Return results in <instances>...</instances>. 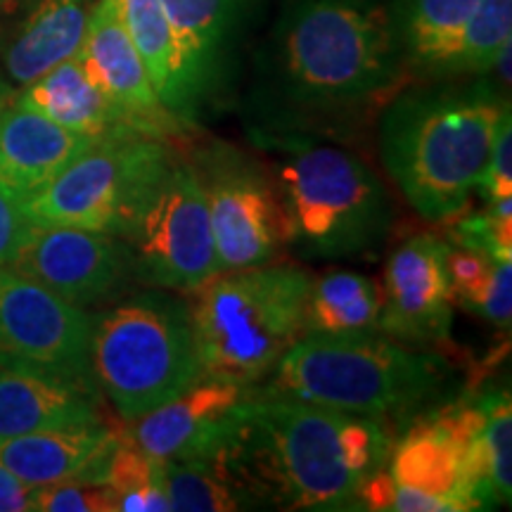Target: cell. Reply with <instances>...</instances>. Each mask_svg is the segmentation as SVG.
<instances>
[{
    "mask_svg": "<svg viewBox=\"0 0 512 512\" xmlns=\"http://www.w3.org/2000/svg\"><path fill=\"white\" fill-rule=\"evenodd\" d=\"M387 420L287 396L247 394L214 456L264 508L363 510V484L389 463Z\"/></svg>",
    "mask_w": 512,
    "mask_h": 512,
    "instance_id": "cell-1",
    "label": "cell"
},
{
    "mask_svg": "<svg viewBox=\"0 0 512 512\" xmlns=\"http://www.w3.org/2000/svg\"><path fill=\"white\" fill-rule=\"evenodd\" d=\"M271 131L328 133L380 105L406 60L389 0H283L275 27Z\"/></svg>",
    "mask_w": 512,
    "mask_h": 512,
    "instance_id": "cell-2",
    "label": "cell"
},
{
    "mask_svg": "<svg viewBox=\"0 0 512 512\" xmlns=\"http://www.w3.org/2000/svg\"><path fill=\"white\" fill-rule=\"evenodd\" d=\"M510 102L489 83L403 93L384 107L377 152L420 219L446 223L477 192Z\"/></svg>",
    "mask_w": 512,
    "mask_h": 512,
    "instance_id": "cell-3",
    "label": "cell"
},
{
    "mask_svg": "<svg viewBox=\"0 0 512 512\" xmlns=\"http://www.w3.org/2000/svg\"><path fill=\"white\" fill-rule=\"evenodd\" d=\"M285 216L287 249L306 261L375 259L394 226L387 185L356 152L302 131L252 126Z\"/></svg>",
    "mask_w": 512,
    "mask_h": 512,
    "instance_id": "cell-4",
    "label": "cell"
},
{
    "mask_svg": "<svg viewBox=\"0 0 512 512\" xmlns=\"http://www.w3.org/2000/svg\"><path fill=\"white\" fill-rule=\"evenodd\" d=\"M451 380V368L439 354L377 330L306 332L256 392L366 418L403 420L441 399Z\"/></svg>",
    "mask_w": 512,
    "mask_h": 512,
    "instance_id": "cell-5",
    "label": "cell"
},
{
    "mask_svg": "<svg viewBox=\"0 0 512 512\" xmlns=\"http://www.w3.org/2000/svg\"><path fill=\"white\" fill-rule=\"evenodd\" d=\"M311 275L294 264L221 271L190 304L202 377L254 387L304 335Z\"/></svg>",
    "mask_w": 512,
    "mask_h": 512,
    "instance_id": "cell-6",
    "label": "cell"
},
{
    "mask_svg": "<svg viewBox=\"0 0 512 512\" xmlns=\"http://www.w3.org/2000/svg\"><path fill=\"white\" fill-rule=\"evenodd\" d=\"M91 370L126 422L176 399L202 377L190 304L155 287L95 316Z\"/></svg>",
    "mask_w": 512,
    "mask_h": 512,
    "instance_id": "cell-7",
    "label": "cell"
},
{
    "mask_svg": "<svg viewBox=\"0 0 512 512\" xmlns=\"http://www.w3.org/2000/svg\"><path fill=\"white\" fill-rule=\"evenodd\" d=\"M178 159L174 143L143 131L95 138L22 202L31 226H67L126 238L147 197Z\"/></svg>",
    "mask_w": 512,
    "mask_h": 512,
    "instance_id": "cell-8",
    "label": "cell"
},
{
    "mask_svg": "<svg viewBox=\"0 0 512 512\" xmlns=\"http://www.w3.org/2000/svg\"><path fill=\"white\" fill-rule=\"evenodd\" d=\"M190 164L207 197L219 273L278 261L287 233L268 166L223 140L202 145Z\"/></svg>",
    "mask_w": 512,
    "mask_h": 512,
    "instance_id": "cell-9",
    "label": "cell"
},
{
    "mask_svg": "<svg viewBox=\"0 0 512 512\" xmlns=\"http://www.w3.org/2000/svg\"><path fill=\"white\" fill-rule=\"evenodd\" d=\"M124 240L143 285L192 292L219 273L207 197L190 162L176 159Z\"/></svg>",
    "mask_w": 512,
    "mask_h": 512,
    "instance_id": "cell-10",
    "label": "cell"
},
{
    "mask_svg": "<svg viewBox=\"0 0 512 512\" xmlns=\"http://www.w3.org/2000/svg\"><path fill=\"white\" fill-rule=\"evenodd\" d=\"M91 316L15 268L0 266V366L57 377L98 392Z\"/></svg>",
    "mask_w": 512,
    "mask_h": 512,
    "instance_id": "cell-11",
    "label": "cell"
},
{
    "mask_svg": "<svg viewBox=\"0 0 512 512\" xmlns=\"http://www.w3.org/2000/svg\"><path fill=\"white\" fill-rule=\"evenodd\" d=\"M5 266L81 309L117 297L136 280L133 249L124 238L67 226H31Z\"/></svg>",
    "mask_w": 512,
    "mask_h": 512,
    "instance_id": "cell-12",
    "label": "cell"
},
{
    "mask_svg": "<svg viewBox=\"0 0 512 512\" xmlns=\"http://www.w3.org/2000/svg\"><path fill=\"white\" fill-rule=\"evenodd\" d=\"M448 249L451 242L434 233L411 235L392 249L382 273L377 332L408 347L448 342L456 309L446 266Z\"/></svg>",
    "mask_w": 512,
    "mask_h": 512,
    "instance_id": "cell-13",
    "label": "cell"
},
{
    "mask_svg": "<svg viewBox=\"0 0 512 512\" xmlns=\"http://www.w3.org/2000/svg\"><path fill=\"white\" fill-rule=\"evenodd\" d=\"M79 53L95 86L138 131L166 140L185 136L188 126L166 110L152 88L145 64L128 36L119 0H95Z\"/></svg>",
    "mask_w": 512,
    "mask_h": 512,
    "instance_id": "cell-14",
    "label": "cell"
},
{
    "mask_svg": "<svg viewBox=\"0 0 512 512\" xmlns=\"http://www.w3.org/2000/svg\"><path fill=\"white\" fill-rule=\"evenodd\" d=\"M252 387L200 377L192 387L143 418L128 422L131 439L157 460L214 456L226 441L233 415Z\"/></svg>",
    "mask_w": 512,
    "mask_h": 512,
    "instance_id": "cell-15",
    "label": "cell"
},
{
    "mask_svg": "<svg viewBox=\"0 0 512 512\" xmlns=\"http://www.w3.org/2000/svg\"><path fill=\"white\" fill-rule=\"evenodd\" d=\"M181 53L185 79L200 114L221 88L252 0H159Z\"/></svg>",
    "mask_w": 512,
    "mask_h": 512,
    "instance_id": "cell-16",
    "label": "cell"
},
{
    "mask_svg": "<svg viewBox=\"0 0 512 512\" xmlns=\"http://www.w3.org/2000/svg\"><path fill=\"white\" fill-rule=\"evenodd\" d=\"M91 143L12 93L0 112V185L19 200L36 195Z\"/></svg>",
    "mask_w": 512,
    "mask_h": 512,
    "instance_id": "cell-17",
    "label": "cell"
},
{
    "mask_svg": "<svg viewBox=\"0 0 512 512\" xmlns=\"http://www.w3.org/2000/svg\"><path fill=\"white\" fill-rule=\"evenodd\" d=\"M117 441L102 422L50 427L0 441V465L36 489L74 477L102 479Z\"/></svg>",
    "mask_w": 512,
    "mask_h": 512,
    "instance_id": "cell-18",
    "label": "cell"
},
{
    "mask_svg": "<svg viewBox=\"0 0 512 512\" xmlns=\"http://www.w3.org/2000/svg\"><path fill=\"white\" fill-rule=\"evenodd\" d=\"M100 394L57 377L0 366V441L64 425L102 422Z\"/></svg>",
    "mask_w": 512,
    "mask_h": 512,
    "instance_id": "cell-19",
    "label": "cell"
},
{
    "mask_svg": "<svg viewBox=\"0 0 512 512\" xmlns=\"http://www.w3.org/2000/svg\"><path fill=\"white\" fill-rule=\"evenodd\" d=\"M91 8V0H36L3 48L10 79L17 86H29L79 53Z\"/></svg>",
    "mask_w": 512,
    "mask_h": 512,
    "instance_id": "cell-20",
    "label": "cell"
},
{
    "mask_svg": "<svg viewBox=\"0 0 512 512\" xmlns=\"http://www.w3.org/2000/svg\"><path fill=\"white\" fill-rule=\"evenodd\" d=\"M19 93L55 124L83 138L95 140L121 131H138L126 114L95 86L81 53L60 62Z\"/></svg>",
    "mask_w": 512,
    "mask_h": 512,
    "instance_id": "cell-21",
    "label": "cell"
},
{
    "mask_svg": "<svg viewBox=\"0 0 512 512\" xmlns=\"http://www.w3.org/2000/svg\"><path fill=\"white\" fill-rule=\"evenodd\" d=\"M470 446V444H467ZM437 413H425L389 453V475L396 484L425 494L453 498L472 510L465 496V448Z\"/></svg>",
    "mask_w": 512,
    "mask_h": 512,
    "instance_id": "cell-22",
    "label": "cell"
},
{
    "mask_svg": "<svg viewBox=\"0 0 512 512\" xmlns=\"http://www.w3.org/2000/svg\"><path fill=\"white\" fill-rule=\"evenodd\" d=\"M119 10L162 105L188 128L197 126L200 114L192 100L181 53H178L162 3L159 0H119Z\"/></svg>",
    "mask_w": 512,
    "mask_h": 512,
    "instance_id": "cell-23",
    "label": "cell"
},
{
    "mask_svg": "<svg viewBox=\"0 0 512 512\" xmlns=\"http://www.w3.org/2000/svg\"><path fill=\"white\" fill-rule=\"evenodd\" d=\"M479 0H399L394 5L403 60L425 76H441Z\"/></svg>",
    "mask_w": 512,
    "mask_h": 512,
    "instance_id": "cell-24",
    "label": "cell"
},
{
    "mask_svg": "<svg viewBox=\"0 0 512 512\" xmlns=\"http://www.w3.org/2000/svg\"><path fill=\"white\" fill-rule=\"evenodd\" d=\"M380 283L356 271H328L311 278L306 297V332H375L380 325Z\"/></svg>",
    "mask_w": 512,
    "mask_h": 512,
    "instance_id": "cell-25",
    "label": "cell"
},
{
    "mask_svg": "<svg viewBox=\"0 0 512 512\" xmlns=\"http://www.w3.org/2000/svg\"><path fill=\"white\" fill-rule=\"evenodd\" d=\"M164 491L176 512H233L261 508L219 456L166 460Z\"/></svg>",
    "mask_w": 512,
    "mask_h": 512,
    "instance_id": "cell-26",
    "label": "cell"
},
{
    "mask_svg": "<svg viewBox=\"0 0 512 512\" xmlns=\"http://www.w3.org/2000/svg\"><path fill=\"white\" fill-rule=\"evenodd\" d=\"M114 491L117 512H171L164 491V460H157L128 437L119 439L102 472Z\"/></svg>",
    "mask_w": 512,
    "mask_h": 512,
    "instance_id": "cell-27",
    "label": "cell"
},
{
    "mask_svg": "<svg viewBox=\"0 0 512 512\" xmlns=\"http://www.w3.org/2000/svg\"><path fill=\"white\" fill-rule=\"evenodd\" d=\"M508 46H512V0H479L441 76L489 74Z\"/></svg>",
    "mask_w": 512,
    "mask_h": 512,
    "instance_id": "cell-28",
    "label": "cell"
},
{
    "mask_svg": "<svg viewBox=\"0 0 512 512\" xmlns=\"http://www.w3.org/2000/svg\"><path fill=\"white\" fill-rule=\"evenodd\" d=\"M486 422L479 444L489 472L496 505H510L512 498V403L508 389H494L479 396Z\"/></svg>",
    "mask_w": 512,
    "mask_h": 512,
    "instance_id": "cell-29",
    "label": "cell"
},
{
    "mask_svg": "<svg viewBox=\"0 0 512 512\" xmlns=\"http://www.w3.org/2000/svg\"><path fill=\"white\" fill-rule=\"evenodd\" d=\"M446 223H451V245L512 261V197L491 200L482 211H463Z\"/></svg>",
    "mask_w": 512,
    "mask_h": 512,
    "instance_id": "cell-30",
    "label": "cell"
},
{
    "mask_svg": "<svg viewBox=\"0 0 512 512\" xmlns=\"http://www.w3.org/2000/svg\"><path fill=\"white\" fill-rule=\"evenodd\" d=\"M36 512H117L114 491L102 479L74 477L41 486Z\"/></svg>",
    "mask_w": 512,
    "mask_h": 512,
    "instance_id": "cell-31",
    "label": "cell"
},
{
    "mask_svg": "<svg viewBox=\"0 0 512 512\" xmlns=\"http://www.w3.org/2000/svg\"><path fill=\"white\" fill-rule=\"evenodd\" d=\"M496 261L491 256L475 249L453 247L448 249V278H451V290L456 304L465 306V309L475 311L482 297L486 294V287L491 283L494 275Z\"/></svg>",
    "mask_w": 512,
    "mask_h": 512,
    "instance_id": "cell-32",
    "label": "cell"
},
{
    "mask_svg": "<svg viewBox=\"0 0 512 512\" xmlns=\"http://www.w3.org/2000/svg\"><path fill=\"white\" fill-rule=\"evenodd\" d=\"M477 192L486 202L512 197V117L505 114L491 147L489 162L482 178H479Z\"/></svg>",
    "mask_w": 512,
    "mask_h": 512,
    "instance_id": "cell-33",
    "label": "cell"
},
{
    "mask_svg": "<svg viewBox=\"0 0 512 512\" xmlns=\"http://www.w3.org/2000/svg\"><path fill=\"white\" fill-rule=\"evenodd\" d=\"M491 325L508 332L512 320V261H496L491 283L475 309Z\"/></svg>",
    "mask_w": 512,
    "mask_h": 512,
    "instance_id": "cell-34",
    "label": "cell"
},
{
    "mask_svg": "<svg viewBox=\"0 0 512 512\" xmlns=\"http://www.w3.org/2000/svg\"><path fill=\"white\" fill-rule=\"evenodd\" d=\"M29 228L31 223L24 216L22 200L5 185H0V266H5L15 256Z\"/></svg>",
    "mask_w": 512,
    "mask_h": 512,
    "instance_id": "cell-35",
    "label": "cell"
},
{
    "mask_svg": "<svg viewBox=\"0 0 512 512\" xmlns=\"http://www.w3.org/2000/svg\"><path fill=\"white\" fill-rule=\"evenodd\" d=\"M387 510L392 512H463L465 508L453 498H441L425 494V491L411 489L394 482L392 498H389Z\"/></svg>",
    "mask_w": 512,
    "mask_h": 512,
    "instance_id": "cell-36",
    "label": "cell"
},
{
    "mask_svg": "<svg viewBox=\"0 0 512 512\" xmlns=\"http://www.w3.org/2000/svg\"><path fill=\"white\" fill-rule=\"evenodd\" d=\"M36 491L0 465V512H36Z\"/></svg>",
    "mask_w": 512,
    "mask_h": 512,
    "instance_id": "cell-37",
    "label": "cell"
},
{
    "mask_svg": "<svg viewBox=\"0 0 512 512\" xmlns=\"http://www.w3.org/2000/svg\"><path fill=\"white\" fill-rule=\"evenodd\" d=\"M10 95H12V91H10V86H5L3 81H0V112H3V107H5V102L10 100Z\"/></svg>",
    "mask_w": 512,
    "mask_h": 512,
    "instance_id": "cell-38",
    "label": "cell"
},
{
    "mask_svg": "<svg viewBox=\"0 0 512 512\" xmlns=\"http://www.w3.org/2000/svg\"><path fill=\"white\" fill-rule=\"evenodd\" d=\"M19 0H0V8H12V5H17Z\"/></svg>",
    "mask_w": 512,
    "mask_h": 512,
    "instance_id": "cell-39",
    "label": "cell"
}]
</instances>
